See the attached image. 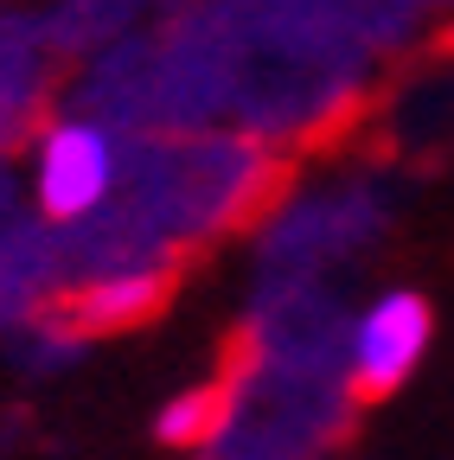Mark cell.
Returning <instances> with one entry per match:
<instances>
[{"label":"cell","instance_id":"obj_1","mask_svg":"<svg viewBox=\"0 0 454 460\" xmlns=\"http://www.w3.org/2000/svg\"><path fill=\"white\" fill-rule=\"evenodd\" d=\"M32 192H39V211L58 224L102 211L109 192H116V141H109V128L51 122L32 147Z\"/></svg>","mask_w":454,"mask_h":460},{"label":"cell","instance_id":"obj_2","mask_svg":"<svg viewBox=\"0 0 454 460\" xmlns=\"http://www.w3.org/2000/svg\"><path fill=\"white\" fill-rule=\"evenodd\" d=\"M429 352V301L416 288H390L378 295L346 339V365H352V390L359 396H390Z\"/></svg>","mask_w":454,"mask_h":460},{"label":"cell","instance_id":"obj_3","mask_svg":"<svg viewBox=\"0 0 454 460\" xmlns=\"http://www.w3.org/2000/svg\"><path fill=\"white\" fill-rule=\"evenodd\" d=\"M166 295V275L160 269H129V275H102L90 288H77L71 295V320L84 332H102V326H135L160 307Z\"/></svg>","mask_w":454,"mask_h":460},{"label":"cell","instance_id":"obj_4","mask_svg":"<svg viewBox=\"0 0 454 460\" xmlns=\"http://www.w3.org/2000/svg\"><path fill=\"white\" fill-rule=\"evenodd\" d=\"M218 429H224V390H211V384L180 390V396L154 416V435L174 441V447H205Z\"/></svg>","mask_w":454,"mask_h":460}]
</instances>
